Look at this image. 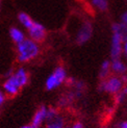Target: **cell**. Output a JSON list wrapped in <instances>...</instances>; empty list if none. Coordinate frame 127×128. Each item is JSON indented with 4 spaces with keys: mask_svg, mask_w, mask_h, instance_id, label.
Wrapping results in <instances>:
<instances>
[{
    "mask_svg": "<svg viewBox=\"0 0 127 128\" xmlns=\"http://www.w3.org/2000/svg\"><path fill=\"white\" fill-rule=\"evenodd\" d=\"M40 53L39 44L30 39H25L17 45V58L20 62H28L34 60Z\"/></svg>",
    "mask_w": 127,
    "mask_h": 128,
    "instance_id": "cell-1",
    "label": "cell"
},
{
    "mask_svg": "<svg viewBox=\"0 0 127 128\" xmlns=\"http://www.w3.org/2000/svg\"><path fill=\"white\" fill-rule=\"evenodd\" d=\"M67 80V72L62 67H58L54 71L50 74L45 82L46 88L48 91H53L60 86Z\"/></svg>",
    "mask_w": 127,
    "mask_h": 128,
    "instance_id": "cell-2",
    "label": "cell"
},
{
    "mask_svg": "<svg viewBox=\"0 0 127 128\" xmlns=\"http://www.w3.org/2000/svg\"><path fill=\"white\" fill-rule=\"evenodd\" d=\"M124 82L122 80V77L119 76H112V77L103 79V82L100 84L101 91L110 94H118L123 88Z\"/></svg>",
    "mask_w": 127,
    "mask_h": 128,
    "instance_id": "cell-3",
    "label": "cell"
},
{
    "mask_svg": "<svg viewBox=\"0 0 127 128\" xmlns=\"http://www.w3.org/2000/svg\"><path fill=\"white\" fill-rule=\"evenodd\" d=\"M14 73V72H12ZM21 86L19 84V82L17 81V79L15 78L14 74L10 75L8 77H6L5 80L3 81L2 84V91L5 95L8 96H10V97H12V96H16L19 92H20L21 90Z\"/></svg>",
    "mask_w": 127,
    "mask_h": 128,
    "instance_id": "cell-4",
    "label": "cell"
},
{
    "mask_svg": "<svg viewBox=\"0 0 127 128\" xmlns=\"http://www.w3.org/2000/svg\"><path fill=\"white\" fill-rule=\"evenodd\" d=\"M92 34H93V26L92 24L88 22V21H86L84 22L76 34V43L79 44V45H82L86 43L88 40L92 38Z\"/></svg>",
    "mask_w": 127,
    "mask_h": 128,
    "instance_id": "cell-5",
    "label": "cell"
},
{
    "mask_svg": "<svg viewBox=\"0 0 127 128\" xmlns=\"http://www.w3.org/2000/svg\"><path fill=\"white\" fill-rule=\"evenodd\" d=\"M122 45L123 40L119 34L112 32L110 41V57L112 60H119L122 55Z\"/></svg>",
    "mask_w": 127,
    "mask_h": 128,
    "instance_id": "cell-6",
    "label": "cell"
},
{
    "mask_svg": "<svg viewBox=\"0 0 127 128\" xmlns=\"http://www.w3.org/2000/svg\"><path fill=\"white\" fill-rule=\"evenodd\" d=\"M27 30H28L29 39L32 40L36 43H38V44L42 41H44V39H45V36H46V29L41 23L34 22L32 24V26Z\"/></svg>",
    "mask_w": 127,
    "mask_h": 128,
    "instance_id": "cell-7",
    "label": "cell"
},
{
    "mask_svg": "<svg viewBox=\"0 0 127 128\" xmlns=\"http://www.w3.org/2000/svg\"><path fill=\"white\" fill-rule=\"evenodd\" d=\"M47 110H48V107H46L45 105H42L36 110V112H34L32 117V120H31V124H30L34 128H40L44 122H46Z\"/></svg>",
    "mask_w": 127,
    "mask_h": 128,
    "instance_id": "cell-8",
    "label": "cell"
},
{
    "mask_svg": "<svg viewBox=\"0 0 127 128\" xmlns=\"http://www.w3.org/2000/svg\"><path fill=\"white\" fill-rule=\"evenodd\" d=\"M14 76L15 78L17 79V81L19 82V84L21 86V88L25 86L27 84H28V79H29V76H28V73L27 71L25 70L24 68H19L17 69L16 71H14Z\"/></svg>",
    "mask_w": 127,
    "mask_h": 128,
    "instance_id": "cell-9",
    "label": "cell"
},
{
    "mask_svg": "<svg viewBox=\"0 0 127 128\" xmlns=\"http://www.w3.org/2000/svg\"><path fill=\"white\" fill-rule=\"evenodd\" d=\"M110 71H112L116 74H119V75H123L127 71V67L120 58L119 60H112L110 62Z\"/></svg>",
    "mask_w": 127,
    "mask_h": 128,
    "instance_id": "cell-10",
    "label": "cell"
},
{
    "mask_svg": "<svg viewBox=\"0 0 127 128\" xmlns=\"http://www.w3.org/2000/svg\"><path fill=\"white\" fill-rule=\"evenodd\" d=\"M46 127L47 128H64L65 127V121L64 118L60 114H55L54 117L50 118L46 121Z\"/></svg>",
    "mask_w": 127,
    "mask_h": 128,
    "instance_id": "cell-11",
    "label": "cell"
},
{
    "mask_svg": "<svg viewBox=\"0 0 127 128\" xmlns=\"http://www.w3.org/2000/svg\"><path fill=\"white\" fill-rule=\"evenodd\" d=\"M10 36L12 41L14 42L15 44H17V45L20 44L21 42H23L25 39H26L24 32L18 27H12L10 29Z\"/></svg>",
    "mask_w": 127,
    "mask_h": 128,
    "instance_id": "cell-12",
    "label": "cell"
},
{
    "mask_svg": "<svg viewBox=\"0 0 127 128\" xmlns=\"http://www.w3.org/2000/svg\"><path fill=\"white\" fill-rule=\"evenodd\" d=\"M18 19H19V22L21 23L22 26L26 29H29L31 26H32V24L34 23V21L30 18V16L25 14V12H20L18 16Z\"/></svg>",
    "mask_w": 127,
    "mask_h": 128,
    "instance_id": "cell-13",
    "label": "cell"
},
{
    "mask_svg": "<svg viewBox=\"0 0 127 128\" xmlns=\"http://www.w3.org/2000/svg\"><path fill=\"white\" fill-rule=\"evenodd\" d=\"M110 72V60H104L101 64L100 71H99V77L101 79H105L107 77V75Z\"/></svg>",
    "mask_w": 127,
    "mask_h": 128,
    "instance_id": "cell-14",
    "label": "cell"
},
{
    "mask_svg": "<svg viewBox=\"0 0 127 128\" xmlns=\"http://www.w3.org/2000/svg\"><path fill=\"white\" fill-rule=\"evenodd\" d=\"M92 4L98 10L104 12L108 8V0H92Z\"/></svg>",
    "mask_w": 127,
    "mask_h": 128,
    "instance_id": "cell-15",
    "label": "cell"
},
{
    "mask_svg": "<svg viewBox=\"0 0 127 128\" xmlns=\"http://www.w3.org/2000/svg\"><path fill=\"white\" fill-rule=\"evenodd\" d=\"M127 98V86H123V88L117 94V101L118 102H123Z\"/></svg>",
    "mask_w": 127,
    "mask_h": 128,
    "instance_id": "cell-16",
    "label": "cell"
},
{
    "mask_svg": "<svg viewBox=\"0 0 127 128\" xmlns=\"http://www.w3.org/2000/svg\"><path fill=\"white\" fill-rule=\"evenodd\" d=\"M122 54H124V56L127 58V40L123 41V45H122Z\"/></svg>",
    "mask_w": 127,
    "mask_h": 128,
    "instance_id": "cell-17",
    "label": "cell"
},
{
    "mask_svg": "<svg viewBox=\"0 0 127 128\" xmlns=\"http://www.w3.org/2000/svg\"><path fill=\"white\" fill-rule=\"evenodd\" d=\"M120 23H122L123 25H125V26H127V12H123L122 16H121V22Z\"/></svg>",
    "mask_w": 127,
    "mask_h": 128,
    "instance_id": "cell-18",
    "label": "cell"
},
{
    "mask_svg": "<svg viewBox=\"0 0 127 128\" xmlns=\"http://www.w3.org/2000/svg\"><path fill=\"white\" fill-rule=\"evenodd\" d=\"M5 100V94L3 93V91L1 88H0V106H1L3 104V102Z\"/></svg>",
    "mask_w": 127,
    "mask_h": 128,
    "instance_id": "cell-19",
    "label": "cell"
},
{
    "mask_svg": "<svg viewBox=\"0 0 127 128\" xmlns=\"http://www.w3.org/2000/svg\"><path fill=\"white\" fill-rule=\"evenodd\" d=\"M71 128H84V124L80 123V122H76V123H74L72 125Z\"/></svg>",
    "mask_w": 127,
    "mask_h": 128,
    "instance_id": "cell-20",
    "label": "cell"
},
{
    "mask_svg": "<svg viewBox=\"0 0 127 128\" xmlns=\"http://www.w3.org/2000/svg\"><path fill=\"white\" fill-rule=\"evenodd\" d=\"M119 127H120V128H127V121H124V122L120 123Z\"/></svg>",
    "mask_w": 127,
    "mask_h": 128,
    "instance_id": "cell-21",
    "label": "cell"
},
{
    "mask_svg": "<svg viewBox=\"0 0 127 128\" xmlns=\"http://www.w3.org/2000/svg\"><path fill=\"white\" fill-rule=\"evenodd\" d=\"M21 128H34V127L31 125H25V126H22Z\"/></svg>",
    "mask_w": 127,
    "mask_h": 128,
    "instance_id": "cell-22",
    "label": "cell"
},
{
    "mask_svg": "<svg viewBox=\"0 0 127 128\" xmlns=\"http://www.w3.org/2000/svg\"><path fill=\"white\" fill-rule=\"evenodd\" d=\"M64 128H71V127H66V126H65V127H64Z\"/></svg>",
    "mask_w": 127,
    "mask_h": 128,
    "instance_id": "cell-23",
    "label": "cell"
}]
</instances>
